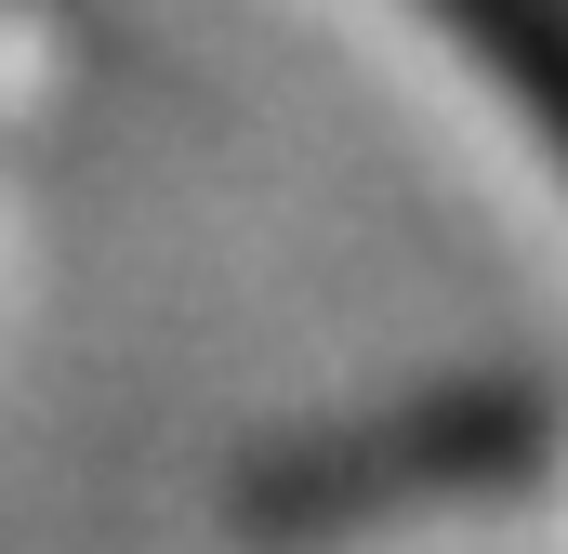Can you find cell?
<instances>
[{
	"label": "cell",
	"instance_id": "obj_1",
	"mask_svg": "<svg viewBox=\"0 0 568 554\" xmlns=\"http://www.w3.org/2000/svg\"><path fill=\"white\" fill-rule=\"evenodd\" d=\"M556 435L542 383H436L384 422H344V435H304L278 462L239 475V529L252 542H344L397 502H463V489H516Z\"/></svg>",
	"mask_w": 568,
	"mask_h": 554
},
{
	"label": "cell",
	"instance_id": "obj_2",
	"mask_svg": "<svg viewBox=\"0 0 568 554\" xmlns=\"http://www.w3.org/2000/svg\"><path fill=\"white\" fill-rule=\"evenodd\" d=\"M424 13L529 106V133L568 158V0H424Z\"/></svg>",
	"mask_w": 568,
	"mask_h": 554
}]
</instances>
